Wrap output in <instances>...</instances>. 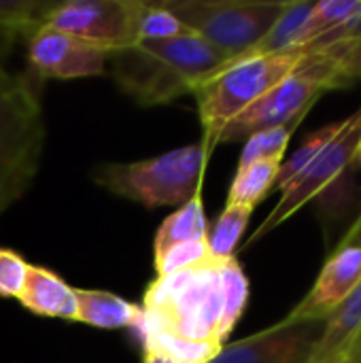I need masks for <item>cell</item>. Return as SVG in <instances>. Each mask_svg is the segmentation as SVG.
Instances as JSON below:
<instances>
[{"mask_svg": "<svg viewBox=\"0 0 361 363\" xmlns=\"http://www.w3.org/2000/svg\"><path fill=\"white\" fill-rule=\"evenodd\" d=\"M143 363H181L177 359H172L170 355L162 353V351H155V349H145V359Z\"/></svg>", "mask_w": 361, "mask_h": 363, "instance_id": "cell-28", "label": "cell"}, {"mask_svg": "<svg viewBox=\"0 0 361 363\" xmlns=\"http://www.w3.org/2000/svg\"><path fill=\"white\" fill-rule=\"evenodd\" d=\"M360 281L361 247L336 249L332 257L326 262L313 289L294 306V311L285 319L326 323V319L360 285Z\"/></svg>", "mask_w": 361, "mask_h": 363, "instance_id": "cell-11", "label": "cell"}, {"mask_svg": "<svg viewBox=\"0 0 361 363\" xmlns=\"http://www.w3.org/2000/svg\"><path fill=\"white\" fill-rule=\"evenodd\" d=\"M134 11L136 0L49 2L40 17V26L115 53L134 45Z\"/></svg>", "mask_w": 361, "mask_h": 363, "instance_id": "cell-8", "label": "cell"}, {"mask_svg": "<svg viewBox=\"0 0 361 363\" xmlns=\"http://www.w3.org/2000/svg\"><path fill=\"white\" fill-rule=\"evenodd\" d=\"M49 2L40 0H0V55L19 36H30L38 26Z\"/></svg>", "mask_w": 361, "mask_h": 363, "instance_id": "cell-21", "label": "cell"}, {"mask_svg": "<svg viewBox=\"0 0 361 363\" xmlns=\"http://www.w3.org/2000/svg\"><path fill=\"white\" fill-rule=\"evenodd\" d=\"M345 247H361V215L357 217V221H353V225L347 230V234L336 245V249H345Z\"/></svg>", "mask_w": 361, "mask_h": 363, "instance_id": "cell-27", "label": "cell"}, {"mask_svg": "<svg viewBox=\"0 0 361 363\" xmlns=\"http://www.w3.org/2000/svg\"><path fill=\"white\" fill-rule=\"evenodd\" d=\"M311 45L294 47L281 53L249 55L232 62L221 72L202 83L194 96L198 100L200 121H202V145L209 153L219 145L223 128L277 87L285 77H289L302 60L311 53Z\"/></svg>", "mask_w": 361, "mask_h": 363, "instance_id": "cell-4", "label": "cell"}, {"mask_svg": "<svg viewBox=\"0 0 361 363\" xmlns=\"http://www.w3.org/2000/svg\"><path fill=\"white\" fill-rule=\"evenodd\" d=\"M361 340V281L326 319L309 363H345Z\"/></svg>", "mask_w": 361, "mask_h": 363, "instance_id": "cell-12", "label": "cell"}, {"mask_svg": "<svg viewBox=\"0 0 361 363\" xmlns=\"http://www.w3.org/2000/svg\"><path fill=\"white\" fill-rule=\"evenodd\" d=\"M30 264H26L17 253L0 249V296L17 298L23 289Z\"/></svg>", "mask_w": 361, "mask_h": 363, "instance_id": "cell-26", "label": "cell"}, {"mask_svg": "<svg viewBox=\"0 0 361 363\" xmlns=\"http://www.w3.org/2000/svg\"><path fill=\"white\" fill-rule=\"evenodd\" d=\"M209 155L206 147L198 143L151 160L102 164L94 170V181L111 194L134 200L147 208L183 206L194 196L202 194L200 181Z\"/></svg>", "mask_w": 361, "mask_h": 363, "instance_id": "cell-5", "label": "cell"}, {"mask_svg": "<svg viewBox=\"0 0 361 363\" xmlns=\"http://www.w3.org/2000/svg\"><path fill=\"white\" fill-rule=\"evenodd\" d=\"M143 340H145V349L162 351L181 363L211 362L221 349V345L215 342H191L166 332H143Z\"/></svg>", "mask_w": 361, "mask_h": 363, "instance_id": "cell-23", "label": "cell"}, {"mask_svg": "<svg viewBox=\"0 0 361 363\" xmlns=\"http://www.w3.org/2000/svg\"><path fill=\"white\" fill-rule=\"evenodd\" d=\"M361 136V106L351 113L349 117L338 121L336 134L330 138V143L306 164V168L281 191L279 204L272 208V213L262 221V225L253 232V236L247 240V247L262 240L266 234L277 230L281 223H285L291 215H296L302 206H306L313 198L326 194L340 177L351 168L355 162V151Z\"/></svg>", "mask_w": 361, "mask_h": 363, "instance_id": "cell-7", "label": "cell"}, {"mask_svg": "<svg viewBox=\"0 0 361 363\" xmlns=\"http://www.w3.org/2000/svg\"><path fill=\"white\" fill-rule=\"evenodd\" d=\"M109 62L119 87L143 106L170 104L185 94H194L232 64L191 32L115 51Z\"/></svg>", "mask_w": 361, "mask_h": 363, "instance_id": "cell-1", "label": "cell"}, {"mask_svg": "<svg viewBox=\"0 0 361 363\" xmlns=\"http://www.w3.org/2000/svg\"><path fill=\"white\" fill-rule=\"evenodd\" d=\"M23 308L40 317H55L64 321H77V296L74 287L64 283L55 272L30 266L21 294L17 296Z\"/></svg>", "mask_w": 361, "mask_h": 363, "instance_id": "cell-13", "label": "cell"}, {"mask_svg": "<svg viewBox=\"0 0 361 363\" xmlns=\"http://www.w3.org/2000/svg\"><path fill=\"white\" fill-rule=\"evenodd\" d=\"M77 296V323L102 330L138 328L143 308L109 291L74 289Z\"/></svg>", "mask_w": 361, "mask_h": 363, "instance_id": "cell-14", "label": "cell"}, {"mask_svg": "<svg viewBox=\"0 0 361 363\" xmlns=\"http://www.w3.org/2000/svg\"><path fill=\"white\" fill-rule=\"evenodd\" d=\"M313 0H287L283 13L274 21V26L268 30V34L253 47L249 55H268V53H281L300 45L302 28L313 11ZM247 55V57H249Z\"/></svg>", "mask_w": 361, "mask_h": 363, "instance_id": "cell-16", "label": "cell"}, {"mask_svg": "<svg viewBox=\"0 0 361 363\" xmlns=\"http://www.w3.org/2000/svg\"><path fill=\"white\" fill-rule=\"evenodd\" d=\"M189 34V30L157 0H136L134 11V45L155 43ZM132 45V47H134Z\"/></svg>", "mask_w": 361, "mask_h": 363, "instance_id": "cell-19", "label": "cell"}, {"mask_svg": "<svg viewBox=\"0 0 361 363\" xmlns=\"http://www.w3.org/2000/svg\"><path fill=\"white\" fill-rule=\"evenodd\" d=\"M111 53L77 36L38 26L28 36L30 70L40 79L96 77L106 70Z\"/></svg>", "mask_w": 361, "mask_h": 363, "instance_id": "cell-10", "label": "cell"}, {"mask_svg": "<svg viewBox=\"0 0 361 363\" xmlns=\"http://www.w3.org/2000/svg\"><path fill=\"white\" fill-rule=\"evenodd\" d=\"M223 315L221 264L209 259L187 270L157 277L147 294L143 319L136 330L166 332L191 342L221 345Z\"/></svg>", "mask_w": 361, "mask_h": 363, "instance_id": "cell-2", "label": "cell"}, {"mask_svg": "<svg viewBox=\"0 0 361 363\" xmlns=\"http://www.w3.org/2000/svg\"><path fill=\"white\" fill-rule=\"evenodd\" d=\"M209 247L206 240L202 242H185V245H174L160 255H153L155 272L157 277H168L181 270H187L191 266H198L202 262H209Z\"/></svg>", "mask_w": 361, "mask_h": 363, "instance_id": "cell-25", "label": "cell"}, {"mask_svg": "<svg viewBox=\"0 0 361 363\" xmlns=\"http://www.w3.org/2000/svg\"><path fill=\"white\" fill-rule=\"evenodd\" d=\"M40 83L30 68L19 74L0 64V213L26 194L38 170L45 143Z\"/></svg>", "mask_w": 361, "mask_h": 363, "instance_id": "cell-3", "label": "cell"}, {"mask_svg": "<svg viewBox=\"0 0 361 363\" xmlns=\"http://www.w3.org/2000/svg\"><path fill=\"white\" fill-rule=\"evenodd\" d=\"M283 160H262L236 170L230 185L228 204H243L255 208L277 185Z\"/></svg>", "mask_w": 361, "mask_h": 363, "instance_id": "cell-17", "label": "cell"}, {"mask_svg": "<svg viewBox=\"0 0 361 363\" xmlns=\"http://www.w3.org/2000/svg\"><path fill=\"white\" fill-rule=\"evenodd\" d=\"M206 234H209V223L202 206V194H198L187 204L179 206V211L166 217V221L160 225L153 238V255H160L162 251L174 245L202 242L206 240Z\"/></svg>", "mask_w": 361, "mask_h": 363, "instance_id": "cell-15", "label": "cell"}, {"mask_svg": "<svg viewBox=\"0 0 361 363\" xmlns=\"http://www.w3.org/2000/svg\"><path fill=\"white\" fill-rule=\"evenodd\" d=\"M355 162H360L361 164V136H360V143H357V151H355Z\"/></svg>", "mask_w": 361, "mask_h": 363, "instance_id": "cell-30", "label": "cell"}, {"mask_svg": "<svg viewBox=\"0 0 361 363\" xmlns=\"http://www.w3.org/2000/svg\"><path fill=\"white\" fill-rule=\"evenodd\" d=\"M191 34L200 36L226 60L247 57L268 34L287 0H157Z\"/></svg>", "mask_w": 361, "mask_h": 363, "instance_id": "cell-6", "label": "cell"}, {"mask_svg": "<svg viewBox=\"0 0 361 363\" xmlns=\"http://www.w3.org/2000/svg\"><path fill=\"white\" fill-rule=\"evenodd\" d=\"M253 215L251 206L243 204H226L223 213L219 215L213 230L206 234L209 257L217 264L234 259L236 247L247 230V223Z\"/></svg>", "mask_w": 361, "mask_h": 363, "instance_id": "cell-18", "label": "cell"}, {"mask_svg": "<svg viewBox=\"0 0 361 363\" xmlns=\"http://www.w3.org/2000/svg\"><path fill=\"white\" fill-rule=\"evenodd\" d=\"M336 130H338V121L336 123H330V125H326V128H321V130H317V132H313L298 149H296V153L287 160V162H283L281 164V172H279V179H277V189L279 191H283L304 168H306V164L330 143V138L336 134Z\"/></svg>", "mask_w": 361, "mask_h": 363, "instance_id": "cell-24", "label": "cell"}, {"mask_svg": "<svg viewBox=\"0 0 361 363\" xmlns=\"http://www.w3.org/2000/svg\"><path fill=\"white\" fill-rule=\"evenodd\" d=\"M221 287H223V315L219 325V338L226 345L228 336L232 334L238 319L243 317L249 300V281L236 257L221 262Z\"/></svg>", "mask_w": 361, "mask_h": 363, "instance_id": "cell-20", "label": "cell"}, {"mask_svg": "<svg viewBox=\"0 0 361 363\" xmlns=\"http://www.w3.org/2000/svg\"><path fill=\"white\" fill-rule=\"evenodd\" d=\"M323 323L283 319L238 342L223 345L206 363H309Z\"/></svg>", "mask_w": 361, "mask_h": 363, "instance_id": "cell-9", "label": "cell"}, {"mask_svg": "<svg viewBox=\"0 0 361 363\" xmlns=\"http://www.w3.org/2000/svg\"><path fill=\"white\" fill-rule=\"evenodd\" d=\"M298 125H300V121H294L287 125H279V128H270V130L251 134L245 140V147H243V153L238 160V168H245V166L262 162V160H283L289 138Z\"/></svg>", "mask_w": 361, "mask_h": 363, "instance_id": "cell-22", "label": "cell"}, {"mask_svg": "<svg viewBox=\"0 0 361 363\" xmlns=\"http://www.w3.org/2000/svg\"><path fill=\"white\" fill-rule=\"evenodd\" d=\"M345 363H361V340H360V345L353 349V353L347 357V362Z\"/></svg>", "mask_w": 361, "mask_h": 363, "instance_id": "cell-29", "label": "cell"}]
</instances>
